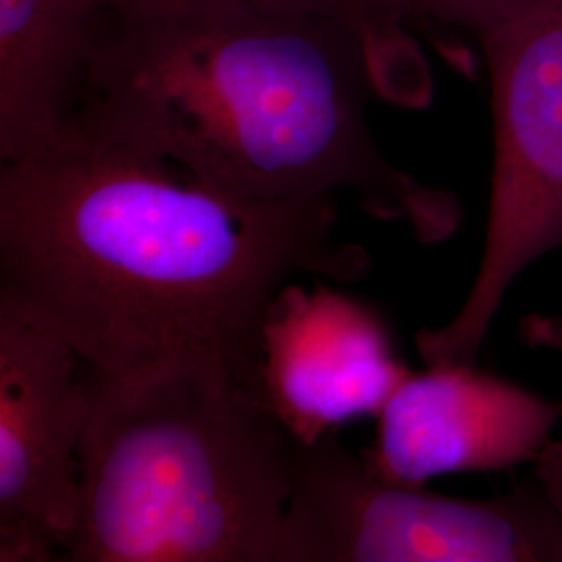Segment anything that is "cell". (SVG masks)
<instances>
[{
  "label": "cell",
  "mask_w": 562,
  "mask_h": 562,
  "mask_svg": "<svg viewBox=\"0 0 562 562\" xmlns=\"http://www.w3.org/2000/svg\"><path fill=\"white\" fill-rule=\"evenodd\" d=\"M336 201H241L173 162L67 140L0 167V308L104 380L204 369L257 392L261 334L299 276L361 280Z\"/></svg>",
  "instance_id": "cell-1"
},
{
  "label": "cell",
  "mask_w": 562,
  "mask_h": 562,
  "mask_svg": "<svg viewBox=\"0 0 562 562\" xmlns=\"http://www.w3.org/2000/svg\"><path fill=\"white\" fill-rule=\"evenodd\" d=\"M378 88L341 23L252 0L104 11L86 99L63 142L125 146L241 201L348 192L369 215L448 240L459 199L387 161L369 130Z\"/></svg>",
  "instance_id": "cell-2"
},
{
  "label": "cell",
  "mask_w": 562,
  "mask_h": 562,
  "mask_svg": "<svg viewBox=\"0 0 562 562\" xmlns=\"http://www.w3.org/2000/svg\"><path fill=\"white\" fill-rule=\"evenodd\" d=\"M65 562H278L294 442L259 394L204 369L88 371Z\"/></svg>",
  "instance_id": "cell-3"
},
{
  "label": "cell",
  "mask_w": 562,
  "mask_h": 562,
  "mask_svg": "<svg viewBox=\"0 0 562 562\" xmlns=\"http://www.w3.org/2000/svg\"><path fill=\"white\" fill-rule=\"evenodd\" d=\"M278 562H562V517L538 483L464 501L392 482L327 431L294 442Z\"/></svg>",
  "instance_id": "cell-4"
},
{
  "label": "cell",
  "mask_w": 562,
  "mask_h": 562,
  "mask_svg": "<svg viewBox=\"0 0 562 562\" xmlns=\"http://www.w3.org/2000/svg\"><path fill=\"white\" fill-rule=\"evenodd\" d=\"M480 42L494 121L485 246L461 311L417 334L425 367L475 364L513 281L562 248V0H540Z\"/></svg>",
  "instance_id": "cell-5"
},
{
  "label": "cell",
  "mask_w": 562,
  "mask_h": 562,
  "mask_svg": "<svg viewBox=\"0 0 562 562\" xmlns=\"http://www.w3.org/2000/svg\"><path fill=\"white\" fill-rule=\"evenodd\" d=\"M88 369L0 308V562L60 561L78 517Z\"/></svg>",
  "instance_id": "cell-6"
},
{
  "label": "cell",
  "mask_w": 562,
  "mask_h": 562,
  "mask_svg": "<svg viewBox=\"0 0 562 562\" xmlns=\"http://www.w3.org/2000/svg\"><path fill=\"white\" fill-rule=\"evenodd\" d=\"M411 373L382 315L329 285L290 281L267 313L257 394L294 442L378 417Z\"/></svg>",
  "instance_id": "cell-7"
},
{
  "label": "cell",
  "mask_w": 562,
  "mask_h": 562,
  "mask_svg": "<svg viewBox=\"0 0 562 562\" xmlns=\"http://www.w3.org/2000/svg\"><path fill=\"white\" fill-rule=\"evenodd\" d=\"M561 419L562 402L475 364L425 367L383 404L378 438L364 457L387 480L408 485L452 473L506 471L536 461Z\"/></svg>",
  "instance_id": "cell-8"
},
{
  "label": "cell",
  "mask_w": 562,
  "mask_h": 562,
  "mask_svg": "<svg viewBox=\"0 0 562 562\" xmlns=\"http://www.w3.org/2000/svg\"><path fill=\"white\" fill-rule=\"evenodd\" d=\"M102 15L97 0H0V161L36 157L71 134Z\"/></svg>",
  "instance_id": "cell-9"
},
{
  "label": "cell",
  "mask_w": 562,
  "mask_h": 562,
  "mask_svg": "<svg viewBox=\"0 0 562 562\" xmlns=\"http://www.w3.org/2000/svg\"><path fill=\"white\" fill-rule=\"evenodd\" d=\"M262 7L341 23L361 42L378 88L392 104L423 109L431 101L434 78L411 25V0H252Z\"/></svg>",
  "instance_id": "cell-10"
},
{
  "label": "cell",
  "mask_w": 562,
  "mask_h": 562,
  "mask_svg": "<svg viewBox=\"0 0 562 562\" xmlns=\"http://www.w3.org/2000/svg\"><path fill=\"white\" fill-rule=\"evenodd\" d=\"M540 0H411L415 21H436L475 34L477 41L517 20Z\"/></svg>",
  "instance_id": "cell-11"
},
{
  "label": "cell",
  "mask_w": 562,
  "mask_h": 562,
  "mask_svg": "<svg viewBox=\"0 0 562 562\" xmlns=\"http://www.w3.org/2000/svg\"><path fill=\"white\" fill-rule=\"evenodd\" d=\"M533 477L562 517V440H552L533 461Z\"/></svg>",
  "instance_id": "cell-12"
},
{
  "label": "cell",
  "mask_w": 562,
  "mask_h": 562,
  "mask_svg": "<svg viewBox=\"0 0 562 562\" xmlns=\"http://www.w3.org/2000/svg\"><path fill=\"white\" fill-rule=\"evenodd\" d=\"M519 336L529 348L552 350L562 355V317L531 313L519 323Z\"/></svg>",
  "instance_id": "cell-13"
},
{
  "label": "cell",
  "mask_w": 562,
  "mask_h": 562,
  "mask_svg": "<svg viewBox=\"0 0 562 562\" xmlns=\"http://www.w3.org/2000/svg\"><path fill=\"white\" fill-rule=\"evenodd\" d=\"M104 11L109 13H142L161 9L176 0H97Z\"/></svg>",
  "instance_id": "cell-14"
}]
</instances>
